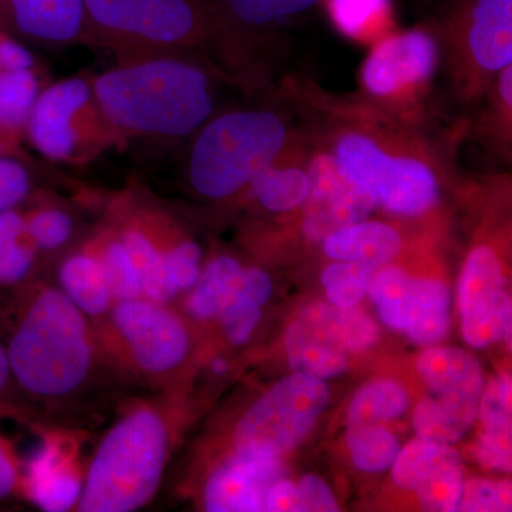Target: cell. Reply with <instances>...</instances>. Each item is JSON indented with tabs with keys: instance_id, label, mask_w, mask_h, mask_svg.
Masks as SVG:
<instances>
[{
	"instance_id": "6da1fadb",
	"label": "cell",
	"mask_w": 512,
	"mask_h": 512,
	"mask_svg": "<svg viewBox=\"0 0 512 512\" xmlns=\"http://www.w3.org/2000/svg\"><path fill=\"white\" fill-rule=\"evenodd\" d=\"M94 96L114 127L147 136H190L215 110L210 74L181 53L138 55L101 74Z\"/></svg>"
},
{
	"instance_id": "ba28073f",
	"label": "cell",
	"mask_w": 512,
	"mask_h": 512,
	"mask_svg": "<svg viewBox=\"0 0 512 512\" xmlns=\"http://www.w3.org/2000/svg\"><path fill=\"white\" fill-rule=\"evenodd\" d=\"M377 339L379 329L366 313L316 303L292 320L285 349L295 372L326 380L346 372L350 353L372 348Z\"/></svg>"
},
{
	"instance_id": "bcb514c9",
	"label": "cell",
	"mask_w": 512,
	"mask_h": 512,
	"mask_svg": "<svg viewBox=\"0 0 512 512\" xmlns=\"http://www.w3.org/2000/svg\"><path fill=\"white\" fill-rule=\"evenodd\" d=\"M18 481L15 464L9 454L0 446V500L13 493Z\"/></svg>"
},
{
	"instance_id": "cb8c5ba5",
	"label": "cell",
	"mask_w": 512,
	"mask_h": 512,
	"mask_svg": "<svg viewBox=\"0 0 512 512\" xmlns=\"http://www.w3.org/2000/svg\"><path fill=\"white\" fill-rule=\"evenodd\" d=\"M62 291L84 313L100 316L109 311L111 298L100 258L79 254L70 256L60 268Z\"/></svg>"
},
{
	"instance_id": "e575fe53",
	"label": "cell",
	"mask_w": 512,
	"mask_h": 512,
	"mask_svg": "<svg viewBox=\"0 0 512 512\" xmlns=\"http://www.w3.org/2000/svg\"><path fill=\"white\" fill-rule=\"evenodd\" d=\"M510 481L470 480L464 484L457 511L505 512L511 511Z\"/></svg>"
},
{
	"instance_id": "5bb4252c",
	"label": "cell",
	"mask_w": 512,
	"mask_h": 512,
	"mask_svg": "<svg viewBox=\"0 0 512 512\" xmlns=\"http://www.w3.org/2000/svg\"><path fill=\"white\" fill-rule=\"evenodd\" d=\"M113 322L138 369L150 375L173 372L187 359L190 336L183 320L150 299L120 301Z\"/></svg>"
},
{
	"instance_id": "44dd1931",
	"label": "cell",
	"mask_w": 512,
	"mask_h": 512,
	"mask_svg": "<svg viewBox=\"0 0 512 512\" xmlns=\"http://www.w3.org/2000/svg\"><path fill=\"white\" fill-rule=\"evenodd\" d=\"M322 245L323 252L335 261L362 262L382 268L400 254L403 239L392 225L365 220L333 232Z\"/></svg>"
},
{
	"instance_id": "836d02e7",
	"label": "cell",
	"mask_w": 512,
	"mask_h": 512,
	"mask_svg": "<svg viewBox=\"0 0 512 512\" xmlns=\"http://www.w3.org/2000/svg\"><path fill=\"white\" fill-rule=\"evenodd\" d=\"M511 392V377L507 373H501L487 384L481 394L478 409V416L483 424L481 434L497 439H512Z\"/></svg>"
},
{
	"instance_id": "f546056e",
	"label": "cell",
	"mask_w": 512,
	"mask_h": 512,
	"mask_svg": "<svg viewBox=\"0 0 512 512\" xmlns=\"http://www.w3.org/2000/svg\"><path fill=\"white\" fill-rule=\"evenodd\" d=\"M39 97V84L32 70H0V128L15 131L25 127Z\"/></svg>"
},
{
	"instance_id": "f35d334b",
	"label": "cell",
	"mask_w": 512,
	"mask_h": 512,
	"mask_svg": "<svg viewBox=\"0 0 512 512\" xmlns=\"http://www.w3.org/2000/svg\"><path fill=\"white\" fill-rule=\"evenodd\" d=\"M29 174L12 158L0 157V212L12 210L28 195Z\"/></svg>"
},
{
	"instance_id": "603a6c76",
	"label": "cell",
	"mask_w": 512,
	"mask_h": 512,
	"mask_svg": "<svg viewBox=\"0 0 512 512\" xmlns=\"http://www.w3.org/2000/svg\"><path fill=\"white\" fill-rule=\"evenodd\" d=\"M332 25L343 36L362 43H376L392 32L393 0H325Z\"/></svg>"
},
{
	"instance_id": "ac0fdd59",
	"label": "cell",
	"mask_w": 512,
	"mask_h": 512,
	"mask_svg": "<svg viewBox=\"0 0 512 512\" xmlns=\"http://www.w3.org/2000/svg\"><path fill=\"white\" fill-rule=\"evenodd\" d=\"M417 370L434 399L476 421L484 390L477 359L456 348H429L417 359Z\"/></svg>"
},
{
	"instance_id": "ee69618b",
	"label": "cell",
	"mask_w": 512,
	"mask_h": 512,
	"mask_svg": "<svg viewBox=\"0 0 512 512\" xmlns=\"http://www.w3.org/2000/svg\"><path fill=\"white\" fill-rule=\"evenodd\" d=\"M272 281L266 272L259 268L245 269L244 284H242L239 295L256 303V305L264 306L271 298Z\"/></svg>"
},
{
	"instance_id": "e0dca14e",
	"label": "cell",
	"mask_w": 512,
	"mask_h": 512,
	"mask_svg": "<svg viewBox=\"0 0 512 512\" xmlns=\"http://www.w3.org/2000/svg\"><path fill=\"white\" fill-rule=\"evenodd\" d=\"M92 96L89 84L82 79H69L53 84L39 94L28 123L33 146L52 160L72 156L77 136L74 116L86 106Z\"/></svg>"
},
{
	"instance_id": "8d00e7d4",
	"label": "cell",
	"mask_w": 512,
	"mask_h": 512,
	"mask_svg": "<svg viewBox=\"0 0 512 512\" xmlns=\"http://www.w3.org/2000/svg\"><path fill=\"white\" fill-rule=\"evenodd\" d=\"M261 308L262 306L241 295L225 308L220 319L229 342L238 346L248 342L256 326L261 322Z\"/></svg>"
},
{
	"instance_id": "52a82bcc",
	"label": "cell",
	"mask_w": 512,
	"mask_h": 512,
	"mask_svg": "<svg viewBox=\"0 0 512 512\" xmlns=\"http://www.w3.org/2000/svg\"><path fill=\"white\" fill-rule=\"evenodd\" d=\"M329 403L325 380L296 372L252 404L232 433L235 453L281 457L295 450Z\"/></svg>"
},
{
	"instance_id": "74e56055",
	"label": "cell",
	"mask_w": 512,
	"mask_h": 512,
	"mask_svg": "<svg viewBox=\"0 0 512 512\" xmlns=\"http://www.w3.org/2000/svg\"><path fill=\"white\" fill-rule=\"evenodd\" d=\"M168 272L178 292L190 291L201 275V248L195 242L185 241L164 252Z\"/></svg>"
},
{
	"instance_id": "9c48e42d",
	"label": "cell",
	"mask_w": 512,
	"mask_h": 512,
	"mask_svg": "<svg viewBox=\"0 0 512 512\" xmlns=\"http://www.w3.org/2000/svg\"><path fill=\"white\" fill-rule=\"evenodd\" d=\"M440 59L439 39L430 30L390 32L373 43L360 69V84L376 100H409L433 80Z\"/></svg>"
},
{
	"instance_id": "7bdbcfd3",
	"label": "cell",
	"mask_w": 512,
	"mask_h": 512,
	"mask_svg": "<svg viewBox=\"0 0 512 512\" xmlns=\"http://www.w3.org/2000/svg\"><path fill=\"white\" fill-rule=\"evenodd\" d=\"M35 59L26 47L16 40L0 36V70L3 72H19L32 70Z\"/></svg>"
},
{
	"instance_id": "d4e9b609",
	"label": "cell",
	"mask_w": 512,
	"mask_h": 512,
	"mask_svg": "<svg viewBox=\"0 0 512 512\" xmlns=\"http://www.w3.org/2000/svg\"><path fill=\"white\" fill-rule=\"evenodd\" d=\"M222 29H262L301 15L325 0H208Z\"/></svg>"
},
{
	"instance_id": "d6986e66",
	"label": "cell",
	"mask_w": 512,
	"mask_h": 512,
	"mask_svg": "<svg viewBox=\"0 0 512 512\" xmlns=\"http://www.w3.org/2000/svg\"><path fill=\"white\" fill-rule=\"evenodd\" d=\"M22 35L69 43L87 29L84 0H0Z\"/></svg>"
},
{
	"instance_id": "8fae6325",
	"label": "cell",
	"mask_w": 512,
	"mask_h": 512,
	"mask_svg": "<svg viewBox=\"0 0 512 512\" xmlns=\"http://www.w3.org/2000/svg\"><path fill=\"white\" fill-rule=\"evenodd\" d=\"M306 171L309 192L301 205L302 231L309 241L322 244L333 232L365 221L375 212L373 195L332 153H316Z\"/></svg>"
},
{
	"instance_id": "b9f144b4",
	"label": "cell",
	"mask_w": 512,
	"mask_h": 512,
	"mask_svg": "<svg viewBox=\"0 0 512 512\" xmlns=\"http://www.w3.org/2000/svg\"><path fill=\"white\" fill-rule=\"evenodd\" d=\"M265 511L269 512H301L303 511L299 488L291 481H276L266 495Z\"/></svg>"
},
{
	"instance_id": "c3c4849f",
	"label": "cell",
	"mask_w": 512,
	"mask_h": 512,
	"mask_svg": "<svg viewBox=\"0 0 512 512\" xmlns=\"http://www.w3.org/2000/svg\"><path fill=\"white\" fill-rule=\"evenodd\" d=\"M212 370H214L215 373H218V375H222V373L227 372L228 363L225 362L224 359L214 360V363H212Z\"/></svg>"
},
{
	"instance_id": "30bf717a",
	"label": "cell",
	"mask_w": 512,
	"mask_h": 512,
	"mask_svg": "<svg viewBox=\"0 0 512 512\" xmlns=\"http://www.w3.org/2000/svg\"><path fill=\"white\" fill-rule=\"evenodd\" d=\"M461 332L468 345L483 349L501 339L511 345L512 303L505 291L503 265L491 247L468 255L458 284Z\"/></svg>"
},
{
	"instance_id": "3957f363",
	"label": "cell",
	"mask_w": 512,
	"mask_h": 512,
	"mask_svg": "<svg viewBox=\"0 0 512 512\" xmlns=\"http://www.w3.org/2000/svg\"><path fill=\"white\" fill-rule=\"evenodd\" d=\"M168 446L167 424L157 410L141 407L128 413L97 447L79 511L130 512L150 503L163 478Z\"/></svg>"
},
{
	"instance_id": "4316f807",
	"label": "cell",
	"mask_w": 512,
	"mask_h": 512,
	"mask_svg": "<svg viewBox=\"0 0 512 512\" xmlns=\"http://www.w3.org/2000/svg\"><path fill=\"white\" fill-rule=\"evenodd\" d=\"M121 241L136 266L143 286V296L164 305L180 293L168 272L164 252L147 235L137 229H128Z\"/></svg>"
},
{
	"instance_id": "2e32d148",
	"label": "cell",
	"mask_w": 512,
	"mask_h": 512,
	"mask_svg": "<svg viewBox=\"0 0 512 512\" xmlns=\"http://www.w3.org/2000/svg\"><path fill=\"white\" fill-rule=\"evenodd\" d=\"M284 476L285 467L278 457L235 453L208 478L204 493L205 510L265 511L269 488Z\"/></svg>"
},
{
	"instance_id": "ab89813d",
	"label": "cell",
	"mask_w": 512,
	"mask_h": 512,
	"mask_svg": "<svg viewBox=\"0 0 512 512\" xmlns=\"http://www.w3.org/2000/svg\"><path fill=\"white\" fill-rule=\"evenodd\" d=\"M35 254L23 239L0 247V285L22 281L32 269Z\"/></svg>"
},
{
	"instance_id": "83f0119b",
	"label": "cell",
	"mask_w": 512,
	"mask_h": 512,
	"mask_svg": "<svg viewBox=\"0 0 512 512\" xmlns=\"http://www.w3.org/2000/svg\"><path fill=\"white\" fill-rule=\"evenodd\" d=\"M407 393L399 383L379 380L363 387L350 403L348 426L386 424L406 412Z\"/></svg>"
},
{
	"instance_id": "7c38bea8",
	"label": "cell",
	"mask_w": 512,
	"mask_h": 512,
	"mask_svg": "<svg viewBox=\"0 0 512 512\" xmlns=\"http://www.w3.org/2000/svg\"><path fill=\"white\" fill-rule=\"evenodd\" d=\"M443 28L471 73L493 76L512 64V0H447Z\"/></svg>"
},
{
	"instance_id": "277c9868",
	"label": "cell",
	"mask_w": 512,
	"mask_h": 512,
	"mask_svg": "<svg viewBox=\"0 0 512 512\" xmlns=\"http://www.w3.org/2000/svg\"><path fill=\"white\" fill-rule=\"evenodd\" d=\"M288 143V126L275 111L221 114L198 130L192 144L188 160L191 187L210 200L234 197L278 163Z\"/></svg>"
},
{
	"instance_id": "1f68e13d",
	"label": "cell",
	"mask_w": 512,
	"mask_h": 512,
	"mask_svg": "<svg viewBox=\"0 0 512 512\" xmlns=\"http://www.w3.org/2000/svg\"><path fill=\"white\" fill-rule=\"evenodd\" d=\"M377 269L362 262L336 261L322 274L329 301L339 308H355L369 292Z\"/></svg>"
},
{
	"instance_id": "7dc6e473",
	"label": "cell",
	"mask_w": 512,
	"mask_h": 512,
	"mask_svg": "<svg viewBox=\"0 0 512 512\" xmlns=\"http://www.w3.org/2000/svg\"><path fill=\"white\" fill-rule=\"evenodd\" d=\"M10 376L12 372H10L8 352L0 345V393L8 386Z\"/></svg>"
},
{
	"instance_id": "4fadbf2b",
	"label": "cell",
	"mask_w": 512,
	"mask_h": 512,
	"mask_svg": "<svg viewBox=\"0 0 512 512\" xmlns=\"http://www.w3.org/2000/svg\"><path fill=\"white\" fill-rule=\"evenodd\" d=\"M450 301V292L443 282L413 278L404 271L384 278L373 293V303L384 325L406 333L423 346L446 338Z\"/></svg>"
},
{
	"instance_id": "8992f818",
	"label": "cell",
	"mask_w": 512,
	"mask_h": 512,
	"mask_svg": "<svg viewBox=\"0 0 512 512\" xmlns=\"http://www.w3.org/2000/svg\"><path fill=\"white\" fill-rule=\"evenodd\" d=\"M87 30L109 45L180 53L221 32L208 0H84Z\"/></svg>"
},
{
	"instance_id": "f1b7e54d",
	"label": "cell",
	"mask_w": 512,
	"mask_h": 512,
	"mask_svg": "<svg viewBox=\"0 0 512 512\" xmlns=\"http://www.w3.org/2000/svg\"><path fill=\"white\" fill-rule=\"evenodd\" d=\"M346 441L353 463L366 473L389 470L400 451L399 440L386 424L348 426Z\"/></svg>"
},
{
	"instance_id": "7a4b0ae2",
	"label": "cell",
	"mask_w": 512,
	"mask_h": 512,
	"mask_svg": "<svg viewBox=\"0 0 512 512\" xmlns=\"http://www.w3.org/2000/svg\"><path fill=\"white\" fill-rule=\"evenodd\" d=\"M6 352L16 382L46 399L76 392L92 372L93 343L84 313L57 289L36 296Z\"/></svg>"
},
{
	"instance_id": "4dcf8cb0",
	"label": "cell",
	"mask_w": 512,
	"mask_h": 512,
	"mask_svg": "<svg viewBox=\"0 0 512 512\" xmlns=\"http://www.w3.org/2000/svg\"><path fill=\"white\" fill-rule=\"evenodd\" d=\"M473 423L434 397L421 400L413 413V427L419 439L447 446L463 439Z\"/></svg>"
},
{
	"instance_id": "9a60e30c",
	"label": "cell",
	"mask_w": 512,
	"mask_h": 512,
	"mask_svg": "<svg viewBox=\"0 0 512 512\" xmlns=\"http://www.w3.org/2000/svg\"><path fill=\"white\" fill-rule=\"evenodd\" d=\"M392 476L400 488L417 494L424 510H458L464 488L463 466L453 447L413 440L397 454Z\"/></svg>"
},
{
	"instance_id": "d6a6232c",
	"label": "cell",
	"mask_w": 512,
	"mask_h": 512,
	"mask_svg": "<svg viewBox=\"0 0 512 512\" xmlns=\"http://www.w3.org/2000/svg\"><path fill=\"white\" fill-rule=\"evenodd\" d=\"M100 262L114 301H130L143 296L140 276L123 241L107 244L100 256Z\"/></svg>"
},
{
	"instance_id": "ffe728a7",
	"label": "cell",
	"mask_w": 512,
	"mask_h": 512,
	"mask_svg": "<svg viewBox=\"0 0 512 512\" xmlns=\"http://www.w3.org/2000/svg\"><path fill=\"white\" fill-rule=\"evenodd\" d=\"M83 483L70 461L53 444L37 451L28 467L30 498L43 511L63 512L77 507Z\"/></svg>"
},
{
	"instance_id": "484cf974",
	"label": "cell",
	"mask_w": 512,
	"mask_h": 512,
	"mask_svg": "<svg viewBox=\"0 0 512 512\" xmlns=\"http://www.w3.org/2000/svg\"><path fill=\"white\" fill-rule=\"evenodd\" d=\"M249 187L262 208L284 214L301 207L305 201L309 192V175L302 168L275 163L262 171Z\"/></svg>"
},
{
	"instance_id": "60d3db41",
	"label": "cell",
	"mask_w": 512,
	"mask_h": 512,
	"mask_svg": "<svg viewBox=\"0 0 512 512\" xmlns=\"http://www.w3.org/2000/svg\"><path fill=\"white\" fill-rule=\"evenodd\" d=\"M303 511H339L338 501L325 481L316 476L303 477L298 485Z\"/></svg>"
},
{
	"instance_id": "d590c367",
	"label": "cell",
	"mask_w": 512,
	"mask_h": 512,
	"mask_svg": "<svg viewBox=\"0 0 512 512\" xmlns=\"http://www.w3.org/2000/svg\"><path fill=\"white\" fill-rule=\"evenodd\" d=\"M28 235L39 248L56 249L72 237L73 222L63 211L45 210L37 212L28 222Z\"/></svg>"
},
{
	"instance_id": "7402d4cb",
	"label": "cell",
	"mask_w": 512,
	"mask_h": 512,
	"mask_svg": "<svg viewBox=\"0 0 512 512\" xmlns=\"http://www.w3.org/2000/svg\"><path fill=\"white\" fill-rule=\"evenodd\" d=\"M245 269L231 256L212 259L187 299V311L198 320L220 318L238 298Z\"/></svg>"
},
{
	"instance_id": "f6af8a7d",
	"label": "cell",
	"mask_w": 512,
	"mask_h": 512,
	"mask_svg": "<svg viewBox=\"0 0 512 512\" xmlns=\"http://www.w3.org/2000/svg\"><path fill=\"white\" fill-rule=\"evenodd\" d=\"M28 234L26 221L18 212L9 210L0 212V247L10 244V242L19 241Z\"/></svg>"
},
{
	"instance_id": "5b68a950",
	"label": "cell",
	"mask_w": 512,
	"mask_h": 512,
	"mask_svg": "<svg viewBox=\"0 0 512 512\" xmlns=\"http://www.w3.org/2000/svg\"><path fill=\"white\" fill-rule=\"evenodd\" d=\"M332 154L390 214L416 218L439 204L436 164L416 144L355 124L333 136Z\"/></svg>"
}]
</instances>
